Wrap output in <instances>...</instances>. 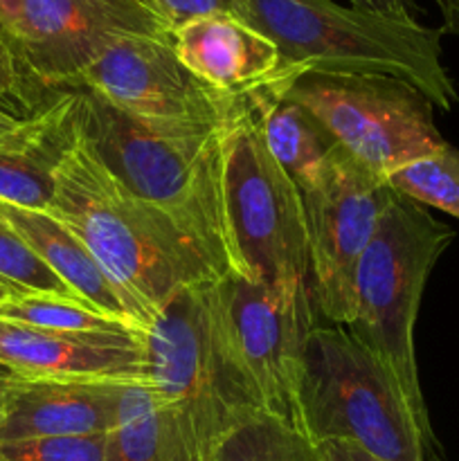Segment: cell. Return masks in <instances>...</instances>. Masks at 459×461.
Wrapping results in <instances>:
<instances>
[{
	"label": "cell",
	"instance_id": "obj_1",
	"mask_svg": "<svg viewBox=\"0 0 459 461\" xmlns=\"http://www.w3.org/2000/svg\"><path fill=\"white\" fill-rule=\"evenodd\" d=\"M144 342L162 426L189 461H210L225 435L264 412L234 347L220 277L171 297Z\"/></svg>",
	"mask_w": 459,
	"mask_h": 461
},
{
	"label": "cell",
	"instance_id": "obj_2",
	"mask_svg": "<svg viewBox=\"0 0 459 461\" xmlns=\"http://www.w3.org/2000/svg\"><path fill=\"white\" fill-rule=\"evenodd\" d=\"M48 212L153 315L183 288L225 275L174 216L117 180L84 138L58 169Z\"/></svg>",
	"mask_w": 459,
	"mask_h": 461
},
{
	"label": "cell",
	"instance_id": "obj_3",
	"mask_svg": "<svg viewBox=\"0 0 459 461\" xmlns=\"http://www.w3.org/2000/svg\"><path fill=\"white\" fill-rule=\"evenodd\" d=\"M232 14L273 41L295 75H378L414 86L450 111L457 88L441 61V30L333 0H232Z\"/></svg>",
	"mask_w": 459,
	"mask_h": 461
},
{
	"label": "cell",
	"instance_id": "obj_4",
	"mask_svg": "<svg viewBox=\"0 0 459 461\" xmlns=\"http://www.w3.org/2000/svg\"><path fill=\"white\" fill-rule=\"evenodd\" d=\"M81 99V138L104 167L144 201L174 216L228 273L220 122L148 120L93 90Z\"/></svg>",
	"mask_w": 459,
	"mask_h": 461
},
{
	"label": "cell",
	"instance_id": "obj_5",
	"mask_svg": "<svg viewBox=\"0 0 459 461\" xmlns=\"http://www.w3.org/2000/svg\"><path fill=\"white\" fill-rule=\"evenodd\" d=\"M454 232L428 214L426 205L392 196L364 248L354 277L349 333L394 376L410 410L428 435H435L418 383L414 324L432 268Z\"/></svg>",
	"mask_w": 459,
	"mask_h": 461
},
{
	"label": "cell",
	"instance_id": "obj_6",
	"mask_svg": "<svg viewBox=\"0 0 459 461\" xmlns=\"http://www.w3.org/2000/svg\"><path fill=\"white\" fill-rule=\"evenodd\" d=\"M228 273L261 284L310 286L304 201L270 156L246 95L220 122Z\"/></svg>",
	"mask_w": 459,
	"mask_h": 461
},
{
	"label": "cell",
	"instance_id": "obj_7",
	"mask_svg": "<svg viewBox=\"0 0 459 461\" xmlns=\"http://www.w3.org/2000/svg\"><path fill=\"white\" fill-rule=\"evenodd\" d=\"M304 435L349 441L378 461H435L441 446L410 410L399 383L346 327L315 324L302 385Z\"/></svg>",
	"mask_w": 459,
	"mask_h": 461
},
{
	"label": "cell",
	"instance_id": "obj_8",
	"mask_svg": "<svg viewBox=\"0 0 459 461\" xmlns=\"http://www.w3.org/2000/svg\"><path fill=\"white\" fill-rule=\"evenodd\" d=\"M284 95L313 113L338 147L381 180L446 147L432 104L414 86L378 75H318L277 68Z\"/></svg>",
	"mask_w": 459,
	"mask_h": 461
},
{
	"label": "cell",
	"instance_id": "obj_9",
	"mask_svg": "<svg viewBox=\"0 0 459 461\" xmlns=\"http://www.w3.org/2000/svg\"><path fill=\"white\" fill-rule=\"evenodd\" d=\"M392 189L342 147L302 192L313 306L338 327L354 313L356 266L376 232Z\"/></svg>",
	"mask_w": 459,
	"mask_h": 461
},
{
	"label": "cell",
	"instance_id": "obj_10",
	"mask_svg": "<svg viewBox=\"0 0 459 461\" xmlns=\"http://www.w3.org/2000/svg\"><path fill=\"white\" fill-rule=\"evenodd\" d=\"M220 291L234 347L261 410L304 432L302 385L306 342L315 327L310 286L261 284L225 273Z\"/></svg>",
	"mask_w": 459,
	"mask_h": 461
},
{
	"label": "cell",
	"instance_id": "obj_11",
	"mask_svg": "<svg viewBox=\"0 0 459 461\" xmlns=\"http://www.w3.org/2000/svg\"><path fill=\"white\" fill-rule=\"evenodd\" d=\"M124 36L174 39V30L142 0H25L12 41L27 84L48 97Z\"/></svg>",
	"mask_w": 459,
	"mask_h": 461
},
{
	"label": "cell",
	"instance_id": "obj_12",
	"mask_svg": "<svg viewBox=\"0 0 459 461\" xmlns=\"http://www.w3.org/2000/svg\"><path fill=\"white\" fill-rule=\"evenodd\" d=\"M86 88L148 120L220 122L234 97L202 84L176 57L174 39L124 36L108 45L66 90Z\"/></svg>",
	"mask_w": 459,
	"mask_h": 461
},
{
	"label": "cell",
	"instance_id": "obj_13",
	"mask_svg": "<svg viewBox=\"0 0 459 461\" xmlns=\"http://www.w3.org/2000/svg\"><path fill=\"white\" fill-rule=\"evenodd\" d=\"M147 333L50 331L0 320V363L22 376L147 383Z\"/></svg>",
	"mask_w": 459,
	"mask_h": 461
},
{
	"label": "cell",
	"instance_id": "obj_14",
	"mask_svg": "<svg viewBox=\"0 0 459 461\" xmlns=\"http://www.w3.org/2000/svg\"><path fill=\"white\" fill-rule=\"evenodd\" d=\"M124 385V381L34 378L21 374L0 417V446L40 437L111 432Z\"/></svg>",
	"mask_w": 459,
	"mask_h": 461
},
{
	"label": "cell",
	"instance_id": "obj_15",
	"mask_svg": "<svg viewBox=\"0 0 459 461\" xmlns=\"http://www.w3.org/2000/svg\"><path fill=\"white\" fill-rule=\"evenodd\" d=\"M43 108L0 144V203L48 212L57 174L81 142V99L76 90L50 93Z\"/></svg>",
	"mask_w": 459,
	"mask_h": 461
},
{
	"label": "cell",
	"instance_id": "obj_16",
	"mask_svg": "<svg viewBox=\"0 0 459 461\" xmlns=\"http://www.w3.org/2000/svg\"><path fill=\"white\" fill-rule=\"evenodd\" d=\"M0 210L45 266L81 300L135 331L147 333L151 329L156 315L117 284L90 248L57 216L9 203H0Z\"/></svg>",
	"mask_w": 459,
	"mask_h": 461
},
{
	"label": "cell",
	"instance_id": "obj_17",
	"mask_svg": "<svg viewBox=\"0 0 459 461\" xmlns=\"http://www.w3.org/2000/svg\"><path fill=\"white\" fill-rule=\"evenodd\" d=\"M174 50L202 84L237 97L259 88L279 68V50L234 14H212L174 30Z\"/></svg>",
	"mask_w": 459,
	"mask_h": 461
},
{
	"label": "cell",
	"instance_id": "obj_18",
	"mask_svg": "<svg viewBox=\"0 0 459 461\" xmlns=\"http://www.w3.org/2000/svg\"><path fill=\"white\" fill-rule=\"evenodd\" d=\"M270 156L295 180L300 192L313 185L338 149L328 131L302 104L284 95V77L274 72L266 84L246 93Z\"/></svg>",
	"mask_w": 459,
	"mask_h": 461
},
{
	"label": "cell",
	"instance_id": "obj_19",
	"mask_svg": "<svg viewBox=\"0 0 459 461\" xmlns=\"http://www.w3.org/2000/svg\"><path fill=\"white\" fill-rule=\"evenodd\" d=\"M108 461H189L166 437L148 383H126L117 421L108 432Z\"/></svg>",
	"mask_w": 459,
	"mask_h": 461
},
{
	"label": "cell",
	"instance_id": "obj_20",
	"mask_svg": "<svg viewBox=\"0 0 459 461\" xmlns=\"http://www.w3.org/2000/svg\"><path fill=\"white\" fill-rule=\"evenodd\" d=\"M210 461H320V453L304 432L261 412L225 435Z\"/></svg>",
	"mask_w": 459,
	"mask_h": 461
},
{
	"label": "cell",
	"instance_id": "obj_21",
	"mask_svg": "<svg viewBox=\"0 0 459 461\" xmlns=\"http://www.w3.org/2000/svg\"><path fill=\"white\" fill-rule=\"evenodd\" d=\"M0 320L50 331H135L79 297L16 293L0 302ZM142 333V331H140Z\"/></svg>",
	"mask_w": 459,
	"mask_h": 461
},
{
	"label": "cell",
	"instance_id": "obj_22",
	"mask_svg": "<svg viewBox=\"0 0 459 461\" xmlns=\"http://www.w3.org/2000/svg\"><path fill=\"white\" fill-rule=\"evenodd\" d=\"M387 185L400 196L459 219V151L450 144L432 156L400 167L387 178Z\"/></svg>",
	"mask_w": 459,
	"mask_h": 461
},
{
	"label": "cell",
	"instance_id": "obj_23",
	"mask_svg": "<svg viewBox=\"0 0 459 461\" xmlns=\"http://www.w3.org/2000/svg\"><path fill=\"white\" fill-rule=\"evenodd\" d=\"M0 279L27 293L79 297L32 250L30 243L16 232V228L9 223L3 210H0Z\"/></svg>",
	"mask_w": 459,
	"mask_h": 461
},
{
	"label": "cell",
	"instance_id": "obj_24",
	"mask_svg": "<svg viewBox=\"0 0 459 461\" xmlns=\"http://www.w3.org/2000/svg\"><path fill=\"white\" fill-rule=\"evenodd\" d=\"M0 461H108V432L12 441L0 446Z\"/></svg>",
	"mask_w": 459,
	"mask_h": 461
},
{
	"label": "cell",
	"instance_id": "obj_25",
	"mask_svg": "<svg viewBox=\"0 0 459 461\" xmlns=\"http://www.w3.org/2000/svg\"><path fill=\"white\" fill-rule=\"evenodd\" d=\"M32 97L36 95L18 63L12 34L0 23V104L12 108V104H30Z\"/></svg>",
	"mask_w": 459,
	"mask_h": 461
},
{
	"label": "cell",
	"instance_id": "obj_26",
	"mask_svg": "<svg viewBox=\"0 0 459 461\" xmlns=\"http://www.w3.org/2000/svg\"><path fill=\"white\" fill-rule=\"evenodd\" d=\"M171 30L212 14H232V0H142Z\"/></svg>",
	"mask_w": 459,
	"mask_h": 461
},
{
	"label": "cell",
	"instance_id": "obj_27",
	"mask_svg": "<svg viewBox=\"0 0 459 461\" xmlns=\"http://www.w3.org/2000/svg\"><path fill=\"white\" fill-rule=\"evenodd\" d=\"M351 7L367 9V12L390 14V16L417 18L418 3L417 0H349Z\"/></svg>",
	"mask_w": 459,
	"mask_h": 461
},
{
	"label": "cell",
	"instance_id": "obj_28",
	"mask_svg": "<svg viewBox=\"0 0 459 461\" xmlns=\"http://www.w3.org/2000/svg\"><path fill=\"white\" fill-rule=\"evenodd\" d=\"M320 461H378L349 441H324L318 444Z\"/></svg>",
	"mask_w": 459,
	"mask_h": 461
},
{
	"label": "cell",
	"instance_id": "obj_29",
	"mask_svg": "<svg viewBox=\"0 0 459 461\" xmlns=\"http://www.w3.org/2000/svg\"><path fill=\"white\" fill-rule=\"evenodd\" d=\"M27 117L30 115H16L12 108H7L0 104V144L7 142V140L12 138V135L16 133L22 124H25Z\"/></svg>",
	"mask_w": 459,
	"mask_h": 461
},
{
	"label": "cell",
	"instance_id": "obj_30",
	"mask_svg": "<svg viewBox=\"0 0 459 461\" xmlns=\"http://www.w3.org/2000/svg\"><path fill=\"white\" fill-rule=\"evenodd\" d=\"M22 5H25V0H0V23L7 27L9 34L16 32L22 14Z\"/></svg>",
	"mask_w": 459,
	"mask_h": 461
},
{
	"label": "cell",
	"instance_id": "obj_31",
	"mask_svg": "<svg viewBox=\"0 0 459 461\" xmlns=\"http://www.w3.org/2000/svg\"><path fill=\"white\" fill-rule=\"evenodd\" d=\"M18 376H21V374L14 372V369L7 367L4 363H0V417H3V410L4 405H7V396Z\"/></svg>",
	"mask_w": 459,
	"mask_h": 461
},
{
	"label": "cell",
	"instance_id": "obj_32",
	"mask_svg": "<svg viewBox=\"0 0 459 461\" xmlns=\"http://www.w3.org/2000/svg\"><path fill=\"white\" fill-rule=\"evenodd\" d=\"M16 293H27V291H21V288L12 286V284H9V282L0 279V302L7 300V297H12V295H16Z\"/></svg>",
	"mask_w": 459,
	"mask_h": 461
}]
</instances>
